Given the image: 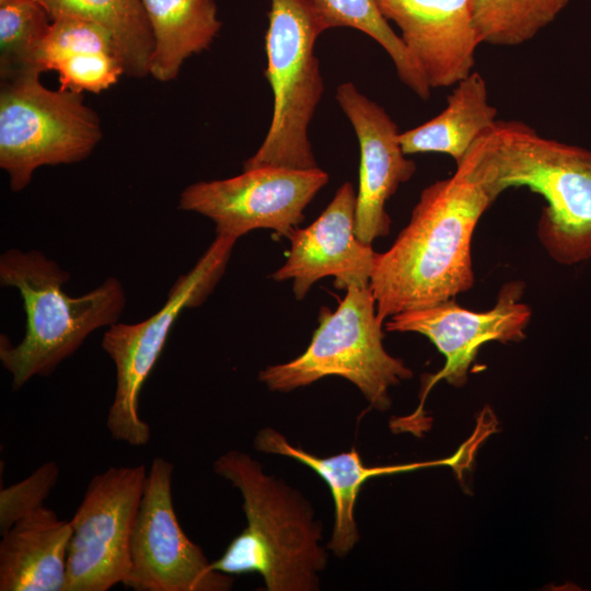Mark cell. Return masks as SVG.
<instances>
[{
    "instance_id": "cell-23",
    "label": "cell",
    "mask_w": 591,
    "mask_h": 591,
    "mask_svg": "<svg viewBox=\"0 0 591 591\" xmlns=\"http://www.w3.org/2000/svg\"><path fill=\"white\" fill-rule=\"evenodd\" d=\"M49 20L37 0H0L1 80L36 70L35 55L48 32Z\"/></svg>"
},
{
    "instance_id": "cell-8",
    "label": "cell",
    "mask_w": 591,
    "mask_h": 591,
    "mask_svg": "<svg viewBox=\"0 0 591 591\" xmlns=\"http://www.w3.org/2000/svg\"><path fill=\"white\" fill-rule=\"evenodd\" d=\"M235 241L217 234L196 265L176 279L157 313L136 324L116 323L104 334L102 347L116 369V391L106 420L113 439L131 447L149 442L150 426L139 416L141 387L181 312L200 305L216 287Z\"/></svg>"
},
{
    "instance_id": "cell-17",
    "label": "cell",
    "mask_w": 591,
    "mask_h": 591,
    "mask_svg": "<svg viewBox=\"0 0 591 591\" xmlns=\"http://www.w3.org/2000/svg\"><path fill=\"white\" fill-rule=\"evenodd\" d=\"M254 447L264 453L293 459L324 479L332 493L335 513L333 534L327 549L339 557L350 553L359 541L355 508L360 489L367 480L434 465V462L427 461L370 467L362 463L356 448L332 456L320 457L291 444L282 433L269 427L258 430Z\"/></svg>"
},
{
    "instance_id": "cell-20",
    "label": "cell",
    "mask_w": 591,
    "mask_h": 591,
    "mask_svg": "<svg viewBox=\"0 0 591 591\" xmlns=\"http://www.w3.org/2000/svg\"><path fill=\"white\" fill-rule=\"evenodd\" d=\"M51 20L70 16L107 30L118 48L125 74H149L154 39L141 0H37Z\"/></svg>"
},
{
    "instance_id": "cell-24",
    "label": "cell",
    "mask_w": 591,
    "mask_h": 591,
    "mask_svg": "<svg viewBox=\"0 0 591 591\" xmlns=\"http://www.w3.org/2000/svg\"><path fill=\"white\" fill-rule=\"evenodd\" d=\"M86 51L113 54L121 59L112 34L101 25L78 18H57L51 20L37 49L34 68L42 73L54 70L63 58Z\"/></svg>"
},
{
    "instance_id": "cell-18",
    "label": "cell",
    "mask_w": 591,
    "mask_h": 591,
    "mask_svg": "<svg viewBox=\"0 0 591 591\" xmlns=\"http://www.w3.org/2000/svg\"><path fill=\"white\" fill-rule=\"evenodd\" d=\"M447 101L439 115L399 132L398 140L406 155L444 153L457 164L474 141L497 120L498 109L489 104L486 81L477 71L459 81Z\"/></svg>"
},
{
    "instance_id": "cell-9",
    "label": "cell",
    "mask_w": 591,
    "mask_h": 591,
    "mask_svg": "<svg viewBox=\"0 0 591 591\" xmlns=\"http://www.w3.org/2000/svg\"><path fill=\"white\" fill-rule=\"evenodd\" d=\"M148 471L112 466L90 480L72 519L62 591H106L130 569V542Z\"/></svg>"
},
{
    "instance_id": "cell-1",
    "label": "cell",
    "mask_w": 591,
    "mask_h": 591,
    "mask_svg": "<svg viewBox=\"0 0 591 591\" xmlns=\"http://www.w3.org/2000/svg\"><path fill=\"white\" fill-rule=\"evenodd\" d=\"M494 201L460 166L421 192L408 224L375 258L370 288L382 323L474 286L473 233Z\"/></svg>"
},
{
    "instance_id": "cell-15",
    "label": "cell",
    "mask_w": 591,
    "mask_h": 591,
    "mask_svg": "<svg viewBox=\"0 0 591 591\" xmlns=\"http://www.w3.org/2000/svg\"><path fill=\"white\" fill-rule=\"evenodd\" d=\"M401 30V38L428 85L445 88L466 78L482 44L474 0H375Z\"/></svg>"
},
{
    "instance_id": "cell-7",
    "label": "cell",
    "mask_w": 591,
    "mask_h": 591,
    "mask_svg": "<svg viewBox=\"0 0 591 591\" xmlns=\"http://www.w3.org/2000/svg\"><path fill=\"white\" fill-rule=\"evenodd\" d=\"M40 74L1 80L0 166L13 192L24 189L39 166L84 160L102 139L100 117L82 93L49 90Z\"/></svg>"
},
{
    "instance_id": "cell-4",
    "label": "cell",
    "mask_w": 591,
    "mask_h": 591,
    "mask_svg": "<svg viewBox=\"0 0 591 591\" xmlns=\"http://www.w3.org/2000/svg\"><path fill=\"white\" fill-rule=\"evenodd\" d=\"M69 274L39 251L8 250L0 256V282L23 300L26 327L13 346L0 336V361L18 390L35 375L48 376L97 328L118 323L126 304L120 281L107 278L80 297L62 290Z\"/></svg>"
},
{
    "instance_id": "cell-19",
    "label": "cell",
    "mask_w": 591,
    "mask_h": 591,
    "mask_svg": "<svg viewBox=\"0 0 591 591\" xmlns=\"http://www.w3.org/2000/svg\"><path fill=\"white\" fill-rule=\"evenodd\" d=\"M154 39L149 74L161 82L177 77L184 61L208 49L220 31L215 0H141Z\"/></svg>"
},
{
    "instance_id": "cell-21",
    "label": "cell",
    "mask_w": 591,
    "mask_h": 591,
    "mask_svg": "<svg viewBox=\"0 0 591 591\" xmlns=\"http://www.w3.org/2000/svg\"><path fill=\"white\" fill-rule=\"evenodd\" d=\"M327 28L352 27L374 39L392 59L402 83L427 101L431 88L408 53L401 36L390 26L375 0H314Z\"/></svg>"
},
{
    "instance_id": "cell-11",
    "label": "cell",
    "mask_w": 591,
    "mask_h": 591,
    "mask_svg": "<svg viewBox=\"0 0 591 591\" xmlns=\"http://www.w3.org/2000/svg\"><path fill=\"white\" fill-rule=\"evenodd\" d=\"M174 465L153 459L147 474L131 542L130 569L123 582L135 591H228L230 575L215 570L183 531L172 499Z\"/></svg>"
},
{
    "instance_id": "cell-22",
    "label": "cell",
    "mask_w": 591,
    "mask_h": 591,
    "mask_svg": "<svg viewBox=\"0 0 591 591\" xmlns=\"http://www.w3.org/2000/svg\"><path fill=\"white\" fill-rule=\"evenodd\" d=\"M568 1L474 0V24L482 43L515 46L552 23Z\"/></svg>"
},
{
    "instance_id": "cell-6",
    "label": "cell",
    "mask_w": 591,
    "mask_h": 591,
    "mask_svg": "<svg viewBox=\"0 0 591 591\" xmlns=\"http://www.w3.org/2000/svg\"><path fill=\"white\" fill-rule=\"evenodd\" d=\"M318 322L305 351L267 367L259 381L270 391L290 392L325 376H340L355 384L371 407L389 409V389L410 379L413 372L383 346V323L370 286L348 287L335 311L321 309Z\"/></svg>"
},
{
    "instance_id": "cell-13",
    "label": "cell",
    "mask_w": 591,
    "mask_h": 591,
    "mask_svg": "<svg viewBox=\"0 0 591 591\" xmlns=\"http://www.w3.org/2000/svg\"><path fill=\"white\" fill-rule=\"evenodd\" d=\"M336 101L350 121L360 149L359 186L356 195L355 234L366 244L390 232L387 199L412 178L416 164L407 159L394 120L376 102L351 82L336 89Z\"/></svg>"
},
{
    "instance_id": "cell-16",
    "label": "cell",
    "mask_w": 591,
    "mask_h": 591,
    "mask_svg": "<svg viewBox=\"0 0 591 591\" xmlns=\"http://www.w3.org/2000/svg\"><path fill=\"white\" fill-rule=\"evenodd\" d=\"M70 521L42 506L15 522L0 542L1 591H62Z\"/></svg>"
},
{
    "instance_id": "cell-2",
    "label": "cell",
    "mask_w": 591,
    "mask_h": 591,
    "mask_svg": "<svg viewBox=\"0 0 591 591\" xmlns=\"http://www.w3.org/2000/svg\"><path fill=\"white\" fill-rule=\"evenodd\" d=\"M496 200L528 187L546 201L537 237L558 264L591 258V151L541 136L520 120L497 119L455 164Z\"/></svg>"
},
{
    "instance_id": "cell-14",
    "label": "cell",
    "mask_w": 591,
    "mask_h": 591,
    "mask_svg": "<svg viewBox=\"0 0 591 591\" xmlns=\"http://www.w3.org/2000/svg\"><path fill=\"white\" fill-rule=\"evenodd\" d=\"M356 195L352 184L345 182L313 223L290 235L287 260L271 277L292 280L298 300L327 276L335 278L337 289L370 286L378 253L355 234Z\"/></svg>"
},
{
    "instance_id": "cell-5",
    "label": "cell",
    "mask_w": 591,
    "mask_h": 591,
    "mask_svg": "<svg viewBox=\"0 0 591 591\" xmlns=\"http://www.w3.org/2000/svg\"><path fill=\"white\" fill-rule=\"evenodd\" d=\"M268 20L265 76L274 95L273 116L264 141L243 170L315 169L308 129L324 82L314 48L328 28L314 0H271Z\"/></svg>"
},
{
    "instance_id": "cell-12",
    "label": "cell",
    "mask_w": 591,
    "mask_h": 591,
    "mask_svg": "<svg viewBox=\"0 0 591 591\" xmlns=\"http://www.w3.org/2000/svg\"><path fill=\"white\" fill-rule=\"evenodd\" d=\"M524 290L525 283L521 280L505 283L495 305L487 311H472L461 306L455 299H450L389 318L385 331L421 334L445 358L443 368L427 379L419 407L405 421L412 424L419 418L427 393L440 380L463 386L470 367L485 343H519L525 338L532 311L522 302Z\"/></svg>"
},
{
    "instance_id": "cell-26",
    "label": "cell",
    "mask_w": 591,
    "mask_h": 591,
    "mask_svg": "<svg viewBox=\"0 0 591 591\" xmlns=\"http://www.w3.org/2000/svg\"><path fill=\"white\" fill-rule=\"evenodd\" d=\"M59 467L46 462L23 480L0 491V533L3 535L15 522L43 506L57 484Z\"/></svg>"
},
{
    "instance_id": "cell-3",
    "label": "cell",
    "mask_w": 591,
    "mask_h": 591,
    "mask_svg": "<svg viewBox=\"0 0 591 591\" xmlns=\"http://www.w3.org/2000/svg\"><path fill=\"white\" fill-rule=\"evenodd\" d=\"M213 471L240 490L247 525L211 567L230 576L257 572L268 591L318 590L327 552L310 502L241 451L220 455Z\"/></svg>"
},
{
    "instance_id": "cell-25",
    "label": "cell",
    "mask_w": 591,
    "mask_h": 591,
    "mask_svg": "<svg viewBox=\"0 0 591 591\" xmlns=\"http://www.w3.org/2000/svg\"><path fill=\"white\" fill-rule=\"evenodd\" d=\"M59 74L61 90L100 93L117 83L125 74L117 55L107 53H80L60 60L54 68Z\"/></svg>"
},
{
    "instance_id": "cell-10",
    "label": "cell",
    "mask_w": 591,
    "mask_h": 591,
    "mask_svg": "<svg viewBox=\"0 0 591 591\" xmlns=\"http://www.w3.org/2000/svg\"><path fill=\"white\" fill-rule=\"evenodd\" d=\"M327 182L328 174L320 167L258 166L234 177L187 186L178 208L211 219L217 234L236 240L255 229H271L289 239Z\"/></svg>"
}]
</instances>
